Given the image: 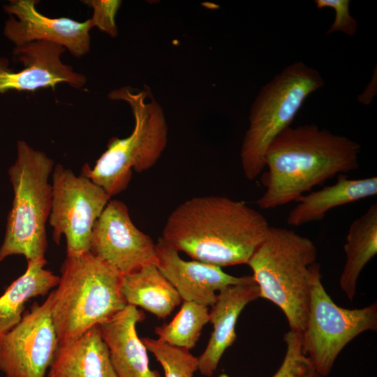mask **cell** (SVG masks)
<instances>
[{"instance_id": "obj_12", "label": "cell", "mask_w": 377, "mask_h": 377, "mask_svg": "<svg viewBox=\"0 0 377 377\" xmlns=\"http://www.w3.org/2000/svg\"><path fill=\"white\" fill-rule=\"evenodd\" d=\"M37 0H11L3 6L10 17L3 35L15 47L34 41H47L62 45L71 54L80 57L89 52L92 28L90 20L80 22L68 17H50L38 12Z\"/></svg>"}, {"instance_id": "obj_15", "label": "cell", "mask_w": 377, "mask_h": 377, "mask_svg": "<svg viewBox=\"0 0 377 377\" xmlns=\"http://www.w3.org/2000/svg\"><path fill=\"white\" fill-rule=\"evenodd\" d=\"M260 297L257 283L228 286L219 291L209 311L213 332L204 352L198 357L200 373L211 377L216 371L226 350L236 339L235 326L244 307Z\"/></svg>"}, {"instance_id": "obj_13", "label": "cell", "mask_w": 377, "mask_h": 377, "mask_svg": "<svg viewBox=\"0 0 377 377\" xmlns=\"http://www.w3.org/2000/svg\"><path fill=\"white\" fill-rule=\"evenodd\" d=\"M65 51L62 45L47 41H34L15 47L13 53L18 61L23 63L24 68L13 71L8 68L6 58L0 59V94L11 90L54 89L60 83L81 89L87 77L61 61V56Z\"/></svg>"}, {"instance_id": "obj_17", "label": "cell", "mask_w": 377, "mask_h": 377, "mask_svg": "<svg viewBox=\"0 0 377 377\" xmlns=\"http://www.w3.org/2000/svg\"><path fill=\"white\" fill-rule=\"evenodd\" d=\"M48 377H117L100 325L77 339L58 344Z\"/></svg>"}, {"instance_id": "obj_20", "label": "cell", "mask_w": 377, "mask_h": 377, "mask_svg": "<svg viewBox=\"0 0 377 377\" xmlns=\"http://www.w3.org/2000/svg\"><path fill=\"white\" fill-rule=\"evenodd\" d=\"M46 264L45 259L27 261L24 273L0 297V337L20 322L29 299L45 296L57 286L59 276L45 269Z\"/></svg>"}, {"instance_id": "obj_7", "label": "cell", "mask_w": 377, "mask_h": 377, "mask_svg": "<svg viewBox=\"0 0 377 377\" xmlns=\"http://www.w3.org/2000/svg\"><path fill=\"white\" fill-rule=\"evenodd\" d=\"M323 85L324 80L316 69L297 61L262 87L250 109L249 124L240 151L246 179L253 180L263 171L271 142L290 126L306 98Z\"/></svg>"}, {"instance_id": "obj_1", "label": "cell", "mask_w": 377, "mask_h": 377, "mask_svg": "<svg viewBox=\"0 0 377 377\" xmlns=\"http://www.w3.org/2000/svg\"><path fill=\"white\" fill-rule=\"evenodd\" d=\"M269 226L263 214L242 201L198 196L172 211L161 238L194 260L222 267L247 264Z\"/></svg>"}, {"instance_id": "obj_25", "label": "cell", "mask_w": 377, "mask_h": 377, "mask_svg": "<svg viewBox=\"0 0 377 377\" xmlns=\"http://www.w3.org/2000/svg\"><path fill=\"white\" fill-rule=\"evenodd\" d=\"M84 3L93 8L90 20L91 27H97L111 37L117 36L116 15L121 4L117 0H87Z\"/></svg>"}, {"instance_id": "obj_22", "label": "cell", "mask_w": 377, "mask_h": 377, "mask_svg": "<svg viewBox=\"0 0 377 377\" xmlns=\"http://www.w3.org/2000/svg\"><path fill=\"white\" fill-rule=\"evenodd\" d=\"M209 321L207 306L184 301L180 310L168 324L154 330L158 339L170 346L187 350L196 345L203 327Z\"/></svg>"}, {"instance_id": "obj_10", "label": "cell", "mask_w": 377, "mask_h": 377, "mask_svg": "<svg viewBox=\"0 0 377 377\" xmlns=\"http://www.w3.org/2000/svg\"><path fill=\"white\" fill-rule=\"evenodd\" d=\"M52 291L34 302L20 322L0 337V371L5 377H45L58 341L53 325Z\"/></svg>"}, {"instance_id": "obj_19", "label": "cell", "mask_w": 377, "mask_h": 377, "mask_svg": "<svg viewBox=\"0 0 377 377\" xmlns=\"http://www.w3.org/2000/svg\"><path fill=\"white\" fill-rule=\"evenodd\" d=\"M121 293L127 305L140 306L159 319L170 315L182 301L155 265L122 275Z\"/></svg>"}, {"instance_id": "obj_5", "label": "cell", "mask_w": 377, "mask_h": 377, "mask_svg": "<svg viewBox=\"0 0 377 377\" xmlns=\"http://www.w3.org/2000/svg\"><path fill=\"white\" fill-rule=\"evenodd\" d=\"M108 97L128 104L134 117L133 130L124 138H112L94 167L85 164L81 175L112 198L127 188L133 171L142 172L156 163L166 147L168 132L163 110L148 87L142 90L120 87Z\"/></svg>"}, {"instance_id": "obj_2", "label": "cell", "mask_w": 377, "mask_h": 377, "mask_svg": "<svg viewBox=\"0 0 377 377\" xmlns=\"http://www.w3.org/2000/svg\"><path fill=\"white\" fill-rule=\"evenodd\" d=\"M360 145L313 124L289 126L269 145L265 154V187L256 200L263 209L296 201L313 186L360 166Z\"/></svg>"}, {"instance_id": "obj_8", "label": "cell", "mask_w": 377, "mask_h": 377, "mask_svg": "<svg viewBox=\"0 0 377 377\" xmlns=\"http://www.w3.org/2000/svg\"><path fill=\"white\" fill-rule=\"evenodd\" d=\"M377 329L376 302L361 309L337 305L321 282L320 265L311 268L308 320L302 333V348L320 377L328 376L343 348L355 337Z\"/></svg>"}, {"instance_id": "obj_9", "label": "cell", "mask_w": 377, "mask_h": 377, "mask_svg": "<svg viewBox=\"0 0 377 377\" xmlns=\"http://www.w3.org/2000/svg\"><path fill=\"white\" fill-rule=\"evenodd\" d=\"M52 206L49 223L52 239L59 245L66 240L67 256L89 251L95 222L111 197L84 175H76L61 164L52 173Z\"/></svg>"}, {"instance_id": "obj_23", "label": "cell", "mask_w": 377, "mask_h": 377, "mask_svg": "<svg viewBox=\"0 0 377 377\" xmlns=\"http://www.w3.org/2000/svg\"><path fill=\"white\" fill-rule=\"evenodd\" d=\"M141 339L162 366L164 377H193L198 361L189 350L170 346L158 339Z\"/></svg>"}, {"instance_id": "obj_21", "label": "cell", "mask_w": 377, "mask_h": 377, "mask_svg": "<svg viewBox=\"0 0 377 377\" xmlns=\"http://www.w3.org/2000/svg\"><path fill=\"white\" fill-rule=\"evenodd\" d=\"M343 249L346 261L339 286L347 297L353 300L362 270L377 253L376 203L350 224Z\"/></svg>"}, {"instance_id": "obj_24", "label": "cell", "mask_w": 377, "mask_h": 377, "mask_svg": "<svg viewBox=\"0 0 377 377\" xmlns=\"http://www.w3.org/2000/svg\"><path fill=\"white\" fill-rule=\"evenodd\" d=\"M286 351L283 362L272 377H320L311 360L302 351V333L288 331L284 335ZM219 377H229L221 374Z\"/></svg>"}, {"instance_id": "obj_14", "label": "cell", "mask_w": 377, "mask_h": 377, "mask_svg": "<svg viewBox=\"0 0 377 377\" xmlns=\"http://www.w3.org/2000/svg\"><path fill=\"white\" fill-rule=\"evenodd\" d=\"M156 266L183 301L212 306L216 299V291L230 286L256 283L253 276H235L214 265L184 260L161 237L156 244Z\"/></svg>"}, {"instance_id": "obj_16", "label": "cell", "mask_w": 377, "mask_h": 377, "mask_svg": "<svg viewBox=\"0 0 377 377\" xmlns=\"http://www.w3.org/2000/svg\"><path fill=\"white\" fill-rule=\"evenodd\" d=\"M145 314L132 305L100 325L117 377H161L151 369L147 349L136 332Z\"/></svg>"}, {"instance_id": "obj_18", "label": "cell", "mask_w": 377, "mask_h": 377, "mask_svg": "<svg viewBox=\"0 0 377 377\" xmlns=\"http://www.w3.org/2000/svg\"><path fill=\"white\" fill-rule=\"evenodd\" d=\"M377 194V177L375 176L349 179L339 175L337 182L321 189L302 195L289 212L287 223L300 226L323 219L332 209L374 196Z\"/></svg>"}, {"instance_id": "obj_4", "label": "cell", "mask_w": 377, "mask_h": 377, "mask_svg": "<svg viewBox=\"0 0 377 377\" xmlns=\"http://www.w3.org/2000/svg\"><path fill=\"white\" fill-rule=\"evenodd\" d=\"M317 249L308 237L281 227L269 226L247 265L259 287L260 297L283 311L290 330L302 333L309 314L311 268Z\"/></svg>"}, {"instance_id": "obj_3", "label": "cell", "mask_w": 377, "mask_h": 377, "mask_svg": "<svg viewBox=\"0 0 377 377\" xmlns=\"http://www.w3.org/2000/svg\"><path fill=\"white\" fill-rule=\"evenodd\" d=\"M61 273L51 306L58 344L77 339L127 305L121 293L122 275L89 251L66 256Z\"/></svg>"}, {"instance_id": "obj_26", "label": "cell", "mask_w": 377, "mask_h": 377, "mask_svg": "<svg viewBox=\"0 0 377 377\" xmlns=\"http://www.w3.org/2000/svg\"><path fill=\"white\" fill-rule=\"evenodd\" d=\"M316 8L319 10L332 8L334 10L335 17L326 34L341 32L353 36L357 30V21L350 13L349 0H315Z\"/></svg>"}, {"instance_id": "obj_11", "label": "cell", "mask_w": 377, "mask_h": 377, "mask_svg": "<svg viewBox=\"0 0 377 377\" xmlns=\"http://www.w3.org/2000/svg\"><path fill=\"white\" fill-rule=\"evenodd\" d=\"M89 252L121 275L156 265V244L132 221L127 206L110 200L92 229Z\"/></svg>"}, {"instance_id": "obj_6", "label": "cell", "mask_w": 377, "mask_h": 377, "mask_svg": "<svg viewBox=\"0 0 377 377\" xmlns=\"http://www.w3.org/2000/svg\"><path fill=\"white\" fill-rule=\"evenodd\" d=\"M54 165L43 151L17 141V158L8 170L14 196L0 246V263L12 255H22L27 261L45 259V226L52 195L49 178Z\"/></svg>"}]
</instances>
